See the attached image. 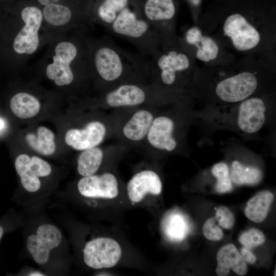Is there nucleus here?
<instances>
[{"mask_svg": "<svg viewBox=\"0 0 276 276\" xmlns=\"http://www.w3.org/2000/svg\"><path fill=\"white\" fill-rule=\"evenodd\" d=\"M87 42L90 72L105 91L126 83H151L149 58L122 49L109 36Z\"/></svg>", "mask_w": 276, "mask_h": 276, "instance_id": "1", "label": "nucleus"}, {"mask_svg": "<svg viewBox=\"0 0 276 276\" xmlns=\"http://www.w3.org/2000/svg\"><path fill=\"white\" fill-rule=\"evenodd\" d=\"M275 108L263 99L252 97L240 102L205 108L195 113L208 126L234 132L240 136L258 134L273 120Z\"/></svg>", "mask_w": 276, "mask_h": 276, "instance_id": "2", "label": "nucleus"}, {"mask_svg": "<svg viewBox=\"0 0 276 276\" xmlns=\"http://www.w3.org/2000/svg\"><path fill=\"white\" fill-rule=\"evenodd\" d=\"M80 195L91 208H98L103 211L105 218L117 222L122 213L130 208L127 201L125 186L112 172L82 177L77 185Z\"/></svg>", "mask_w": 276, "mask_h": 276, "instance_id": "3", "label": "nucleus"}, {"mask_svg": "<svg viewBox=\"0 0 276 276\" xmlns=\"http://www.w3.org/2000/svg\"><path fill=\"white\" fill-rule=\"evenodd\" d=\"M50 60L45 67L47 78L59 86L72 84L77 73H90L87 39L78 33L72 39L58 41Z\"/></svg>", "mask_w": 276, "mask_h": 276, "instance_id": "4", "label": "nucleus"}, {"mask_svg": "<svg viewBox=\"0 0 276 276\" xmlns=\"http://www.w3.org/2000/svg\"><path fill=\"white\" fill-rule=\"evenodd\" d=\"M126 241L119 234L108 229L105 234L85 243L82 249L84 264L96 270L119 266H142V256L130 248Z\"/></svg>", "mask_w": 276, "mask_h": 276, "instance_id": "5", "label": "nucleus"}, {"mask_svg": "<svg viewBox=\"0 0 276 276\" xmlns=\"http://www.w3.org/2000/svg\"><path fill=\"white\" fill-rule=\"evenodd\" d=\"M106 29L133 44L146 57H151L159 50L162 40L158 34L144 18L142 12L129 6L121 11Z\"/></svg>", "mask_w": 276, "mask_h": 276, "instance_id": "6", "label": "nucleus"}, {"mask_svg": "<svg viewBox=\"0 0 276 276\" xmlns=\"http://www.w3.org/2000/svg\"><path fill=\"white\" fill-rule=\"evenodd\" d=\"M194 119L193 109L190 108L179 114L177 112L160 113L155 116L146 139L155 150L167 153L176 151Z\"/></svg>", "mask_w": 276, "mask_h": 276, "instance_id": "7", "label": "nucleus"}, {"mask_svg": "<svg viewBox=\"0 0 276 276\" xmlns=\"http://www.w3.org/2000/svg\"><path fill=\"white\" fill-rule=\"evenodd\" d=\"M165 89L151 83L129 82L105 91L102 101L110 108L131 107L160 101Z\"/></svg>", "mask_w": 276, "mask_h": 276, "instance_id": "8", "label": "nucleus"}, {"mask_svg": "<svg viewBox=\"0 0 276 276\" xmlns=\"http://www.w3.org/2000/svg\"><path fill=\"white\" fill-rule=\"evenodd\" d=\"M165 51L159 50L149 58L150 82L162 88L176 85L178 75L190 66L189 58L183 53L172 49Z\"/></svg>", "mask_w": 276, "mask_h": 276, "instance_id": "9", "label": "nucleus"}, {"mask_svg": "<svg viewBox=\"0 0 276 276\" xmlns=\"http://www.w3.org/2000/svg\"><path fill=\"white\" fill-rule=\"evenodd\" d=\"M163 184L159 175L151 169L136 172L125 186L126 196L131 207H140L151 213L154 200L162 193Z\"/></svg>", "mask_w": 276, "mask_h": 276, "instance_id": "10", "label": "nucleus"}, {"mask_svg": "<svg viewBox=\"0 0 276 276\" xmlns=\"http://www.w3.org/2000/svg\"><path fill=\"white\" fill-rule=\"evenodd\" d=\"M21 23L13 41L15 53L22 57L34 54L40 44V32L43 29L42 11L35 6H27L21 12Z\"/></svg>", "mask_w": 276, "mask_h": 276, "instance_id": "11", "label": "nucleus"}, {"mask_svg": "<svg viewBox=\"0 0 276 276\" xmlns=\"http://www.w3.org/2000/svg\"><path fill=\"white\" fill-rule=\"evenodd\" d=\"M258 80L252 73L243 72L220 80L215 87L216 100L210 107L231 105L251 97L258 88Z\"/></svg>", "mask_w": 276, "mask_h": 276, "instance_id": "12", "label": "nucleus"}, {"mask_svg": "<svg viewBox=\"0 0 276 276\" xmlns=\"http://www.w3.org/2000/svg\"><path fill=\"white\" fill-rule=\"evenodd\" d=\"M15 168L22 186L29 192L38 191L41 187L39 178L47 177L52 172V168L47 162L36 156L31 158L25 154L16 157Z\"/></svg>", "mask_w": 276, "mask_h": 276, "instance_id": "13", "label": "nucleus"}, {"mask_svg": "<svg viewBox=\"0 0 276 276\" xmlns=\"http://www.w3.org/2000/svg\"><path fill=\"white\" fill-rule=\"evenodd\" d=\"M223 30L224 33L231 38L234 47L239 51L254 48L260 40L257 30L239 14H232L226 18Z\"/></svg>", "mask_w": 276, "mask_h": 276, "instance_id": "14", "label": "nucleus"}, {"mask_svg": "<svg viewBox=\"0 0 276 276\" xmlns=\"http://www.w3.org/2000/svg\"><path fill=\"white\" fill-rule=\"evenodd\" d=\"M106 125L101 121L88 123L82 128H72L65 133L66 144L76 150L83 151L97 147L105 139Z\"/></svg>", "mask_w": 276, "mask_h": 276, "instance_id": "15", "label": "nucleus"}, {"mask_svg": "<svg viewBox=\"0 0 276 276\" xmlns=\"http://www.w3.org/2000/svg\"><path fill=\"white\" fill-rule=\"evenodd\" d=\"M146 21L158 34L162 42L164 37V26L175 14L173 0H146L142 10Z\"/></svg>", "mask_w": 276, "mask_h": 276, "instance_id": "16", "label": "nucleus"}, {"mask_svg": "<svg viewBox=\"0 0 276 276\" xmlns=\"http://www.w3.org/2000/svg\"><path fill=\"white\" fill-rule=\"evenodd\" d=\"M42 13L43 24L52 28L81 27L83 23L68 7L57 3L45 6Z\"/></svg>", "mask_w": 276, "mask_h": 276, "instance_id": "17", "label": "nucleus"}, {"mask_svg": "<svg viewBox=\"0 0 276 276\" xmlns=\"http://www.w3.org/2000/svg\"><path fill=\"white\" fill-rule=\"evenodd\" d=\"M217 265L216 272L218 276H226L231 268L239 275L246 273L247 267L245 261L233 244L222 247L216 256Z\"/></svg>", "mask_w": 276, "mask_h": 276, "instance_id": "18", "label": "nucleus"}, {"mask_svg": "<svg viewBox=\"0 0 276 276\" xmlns=\"http://www.w3.org/2000/svg\"><path fill=\"white\" fill-rule=\"evenodd\" d=\"M155 115L149 110H137L127 121L122 129L124 136L128 141L139 142L146 138Z\"/></svg>", "mask_w": 276, "mask_h": 276, "instance_id": "19", "label": "nucleus"}, {"mask_svg": "<svg viewBox=\"0 0 276 276\" xmlns=\"http://www.w3.org/2000/svg\"><path fill=\"white\" fill-rule=\"evenodd\" d=\"M188 43L197 48V57L200 60L208 62L215 59L218 53V47L213 39L202 36L200 30L194 27L189 29L186 34Z\"/></svg>", "mask_w": 276, "mask_h": 276, "instance_id": "20", "label": "nucleus"}, {"mask_svg": "<svg viewBox=\"0 0 276 276\" xmlns=\"http://www.w3.org/2000/svg\"><path fill=\"white\" fill-rule=\"evenodd\" d=\"M130 0H102L94 13L88 18L91 23L98 24L107 29L114 20L118 14L129 6Z\"/></svg>", "mask_w": 276, "mask_h": 276, "instance_id": "21", "label": "nucleus"}, {"mask_svg": "<svg viewBox=\"0 0 276 276\" xmlns=\"http://www.w3.org/2000/svg\"><path fill=\"white\" fill-rule=\"evenodd\" d=\"M273 198V194L269 191L257 193L248 201L244 210L245 216L257 223L263 221L268 215Z\"/></svg>", "mask_w": 276, "mask_h": 276, "instance_id": "22", "label": "nucleus"}, {"mask_svg": "<svg viewBox=\"0 0 276 276\" xmlns=\"http://www.w3.org/2000/svg\"><path fill=\"white\" fill-rule=\"evenodd\" d=\"M10 107L12 112L18 118L29 119L35 116L39 111L40 103L33 95L20 92L14 95L10 100Z\"/></svg>", "mask_w": 276, "mask_h": 276, "instance_id": "23", "label": "nucleus"}, {"mask_svg": "<svg viewBox=\"0 0 276 276\" xmlns=\"http://www.w3.org/2000/svg\"><path fill=\"white\" fill-rule=\"evenodd\" d=\"M104 152L98 147L83 150L77 159V170L82 177L96 174L104 159Z\"/></svg>", "mask_w": 276, "mask_h": 276, "instance_id": "24", "label": "nucleus"}, {"mask_svg": "<svg viewBox=\"0 0 276 276\" xmlns=\"http://www.w3.org/2000/svg\"><path fill=\"white\" fill-rule=\"evenodd\" d=\"M54 133L44 126H40L36 133H29L25 137L29 146L38 153L48 156L55 150Z\"/></svg>", "mask_w": 276, "mask_h": 276, "instance_id": "25", "label": "nucleus"}, {"mask_svg": "<svg viewBox=\"0 0 276 276\" xmlns=\"http://www.w3.org/2000/svg\"><path fill=\"white\" fill-rule=\"evenodd\" d=\"M230 177L236 185H254L261 181L262 173L257 167L246 165L235 159L232 163Z\"/></svg>", "mask_w": 276, "mask_h": 276, "instance_id": "26", "label": "nucleus"}, {"mask_svg": "<svg viewBox=\"0 0 276 276\" xmlns=\"http://www.w3.org/2000/svg\"><path fill=\"white\" fill-rule=\"evenodd\" d=\"M35 235L51 250L57 248L62 240V234L59 228L51 224L40 225Z\"/></svg>", "mask_w": 276, "mask_h": 276, "instance_id": "27", "label": "nucleus"}, {"mask_svg": "<svg viewBox=\"0 0 276 276\" xmlns=\"http://www.w3.org/2000/svg\"><path fill=\"white\" fill-rule=\"evenodd\" d=\"M164 229L167 237L173 241H180L185 237L186 224L181 216L177 214L170 215L166 218Z\"/></svg>", "mask_w": 276, "mask_h": 276, "instance_id": "28", "label": "nucleus"}, {"mask_svg": "<svg viewBox=\"0 0 276 276\" xmlns=\"http://www.w3.org/2000/svg\"><path fill=\"white\" fill-rule=\"evenodd\" d=\"M26 245L28 251L37 263L43 265L48 261L51 250L35 234L31 235L28 237Z\"/></svg>", "mask_w": 276, "mask_h": 276, "instance_id": "29", "label": "nucleus"}, {"mask_svg": "<svg viewBox=\"0 0 276 276\" xmlns=\"http://www.w3.org/2000/svg\"><path fill=\"white\" fill-rule=\"evenodd\" d=\"M213 176L217 179L216 189L219 193H224L232 189V181L227 164L220 162L215 164L211 170Z\"/></svg>", "mask_w": 276, "mask_h": 276, "instance_id": "30", "label": "nucleus"}, {"mask_svg": "<svg viewBox=\"0 0 276 276\" xmlns=\"http://www.w3.org/2000/svg\"><path fill=\"white\" fill-rule=\"evenodd\" d=\"M265 240L263 233L258 229L252 228L244 232L239 241L246 248H251L262 245Z\"/></svg>", "mask_w": 276, "mask_h": 276, "instance_id": "31", "label": "nucleus"}, {"mask_svg": "<svg viewBox=\"0 0 276 276\" xmlns=\"http://www.w3.org/2000/svg\"><path fill=\"white\" fill-rule=\"evenodd\" d=\"M216 222L215 217H211L206 220L203 225V234L208 240L218 241L223 238V232Z\"/></svg>", "mask_w": 276, "mask_h": 276, "instance_id": "32", "label": "nucleus"}, {"mask_svg": "<svg viewBox=\"0 0 276 276\" xmlns=\"http://www.w3.org/2000/svg\"><path fill=\"white\" fill-rule=\"evenodd\" d=\"M215 218L219 225L226 229H231L234 224V217L232 212L224 206L217 209Z\"/></svg>", "mask_w": 276, "mask_h": 276, "instance_id": "33", "label": "nucleus"}, {"mask_svg": "<svg viewBox=\"0 0 276 276\" xmlns=\"http://www.w3.org/2000/svg\"><path fill=\"white\" fill-rule=\"evenodd\" d=\"M241 254L245 261H246L250 264H253L256 261V257L246 248H242L241 249Z\"/></svg>", "mask_w": 276, "mask_h": 276, "instance_id": "34", "label": "nucleus"}, {"mask_svg": "<svg viewBox=\"0 0 276 276\" xmlns=\"http://www.w3.org/2000/svg\"><path fill=\"white\" fill-rule=\"evenodd\" d=\"M43 6H46L52 4L57 3L60 0H37Z\"/></svg>", "mask_w": 276, "mask_h": 276, "instance_id": "35", "label": "nucleus"}, {"mask_svg": "<svg viewBox=\"0 0 276 276\" xmlns=\"http://www.w3.org/2000/svg\"><path fill=\"white\" fill-rule=\"evenodd\" d=\"M190 2L194 6H198L200 4L201 0H189Z\"/></svg>", "mask_w": 276, "mask_h": 276, "instance_id": "36", "label": "nucleus"}, {"mask_svg": "<svg viewBox=\"0 0 276 276\" xmlns=\"http://www.w3.org/2000/svg\"><path fill=\"white\" fill-rule=\"evenodd\" d=\"M29 275H31V276H42V275H44V274H43L42 273H40V272H33V273H30L29 274Z\"/></svg>", "mask_w": 276, "mask_h": 276, "instance_id": "37", "label": "nucleus"}, {"mask_svg": "<svg viewBox=\"0 0 276 276\" xmlns=\"http://www.w3.org/2000/svg\"><path fill=\"white\" fill-rule=\"evenodd\" d=\"M3 232H4L3 228L1 226H0V241L3 236Z\"/></svg>", "mask_w": 276, "mask_h": 276, "instance_id": "38", "label": "nucleus"}, {"mask_svg": "<svg viewBox=\"0 0 276 276\" xmlns=\"http://www.w3.org/2000/svg\"><path fill=\"white\" fill-rule=\"evenodd\" d=\"M4 125V123L3 121L0 119V130L2 129Z\"/></svg>", "mask_w": 276, "mask_h": 276, "instance_id": "39", "label": "nucleus"}]
</instances>
